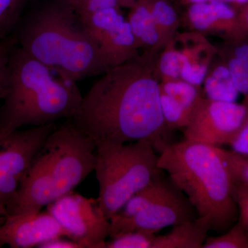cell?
Here are the masks:
<instances>
[{"instance_id": "6da1fadb", "label": "cell", "mask_w": 248, "mask_h": 248, "mask_svg": "<svg viewBox=\"0 0 248 248\" xmlns=\"http://www.w3.org/2000/svg\"><path fill=\"white\" fill-rule=\"evenodd\" d=\"M159 50H146L101 75L71 119L96 145L146 140L161 153L172 144L160 104Z\"/></svg>"}, {"instance_id": "7a4b0ae2", "label": "cell", "mask_w": 248, "mask_h": 248, "mask_svg": "<svg viewBox=\"0 0 248 248\" xmlns=\"http://www.w3.org/2000/svg\"><path fill=\"white\" fill-rule=\"evenodd\" d=\"M14 37L33 58L76 82L110 69L69 0H32Z\"/></svg>"}, {"instance_id": "3957f363", "label": "cell", "mask_w": 248, "mask_h": 248, "mask_svg": "<svg viewBox=\"0 0 248 248\" xmlns=\"http://www.w3.org/2000/svg\"><path fill=\"white\" fill-rule=\"evenodd\" d=\"M83 95L63 78L16 44L10 53L6 91L0 103V133L72 119Z\"/></svg>"}, {"instance_id": "277c9868", "label": "cell", "mask_w": 248, "mask_h": 248, "mask_svg": "<svg viewBox=\"0 0 248 248\" xmlns=\"http://www.w3.org/2000/svg\"><path fill=\"white\" fill-rule=\"evenodd\" d=\"M157 168L168 173L198 217H209L211 231L221 234L237 222L234 182L221 148L186 140L176 142L160 153Z\"/></svg>"}, {"instance_id": "5b68a950", "label": "cell", "mask_w": 248, "mask_h": 248, "mask_svg": "<svg viewBox=\"0 0 248 248\" xmlns=\"http://www.w3.org/2000/svg\"><path fill=\"white\" fill-rule=\"evenodd\" d=\"M97 200L110 220L137 192L146 187L157 172L158 156L146 140L124 144L96 145Z\"/></svg>"}, {"instance_id": "8992f818", "label": "cell", "mask_w": 248, "mask_h": 248, "mask_svg": "<svg viewBox=\"0 0 248 248\" xmlns=\"http://www.w3.org/2000/svg\"><path fill=\"white\" fill-rule=\"evenodd\" d=\"M96 160V143L68 120L49 135L30 168L53 202L94 171Z\"/></svg>"}, {"instance_id": "52a82bcc", "label": "cell", "mask_w": 248, "mask_h": 248, "mask_svg": "<svg viewBox=\"0 0 248 248\" xmlns=\"http://www.w3.org/2000/svg\"><path fill=\"white\" fill-rule=\"evenodd\" d=\"M64 231L66 237L81 248H105L110 222L97 199H89L73 191L47 205Z\"/></svg>"}, {"instance_id": "ba28073f", "label": "cell", "mask_w": 248, "mask_h": 248, "mask_svg": "<svg viewBox=\"0 0 248 248\" xmlns=\"http://www.w3.org/2000/svg\"><path fill=\"white\" fill-rule=\"evenodd\" d=\"M248 108L244 103L217 102L201 98L183 130L185 140L221 148L229 145L244 126Z\"/></svg>"}, {"instance_id": "9c48e42d", "label": "cell", "mask_w": 248, "mask_h": 248, "mask_svg": "<svg viewBox=\"0 0 248 248\" xmlns=\"http://www.w3.org/2000/svg\"><path fill=\"white\" fill-rule=\"evenodd\" d=\"M198 217L195 208L182 190L172 185L147 208L124 219L112 218L110 234L113 238L134 231L155 233L166 227L174 226Z\"/></svg>"}, {"instance_id": "30bf717a", "label": "cell", "mask_w": 248, "mask_h": 248, "mask_svg": "<svg viewBox=\"0 0 248 248\" xmlns=\"http://www.w3.org/2000/svg\"><path fill=\"white\" fill-rule=\"evenodd\" d=\"M66 237L63 228L51 214L46 212L22 213L5 217L0 228V248H38L46 241Z\"/></svg>"}, {"instance_id": "8fae6325", "label": "cell", "mask_w": 248, "mask_h": 248, "mask_svg": "<svg viewBox=\"0 0 248 248\" xmlns=\"http://www.w3.org/2000/svg\"><path fill=\"white\" fill-rule=\"evenodd\" d=\"M186 21L191 31L219 36L224 42L247 37L240 24L238 11L223 0H210L187 6Z\"/></svg>"}, {"instance_id": "7c38bea8", "label": "cell", "mask_w": 248, "mask_h": 248, "mask_svg": "<svg viewBox=\"0 0 248 248\" xmlns=\"http://www.w3.org/2000/svg\"><path fill=\"white\" fill-rule=\"evenodd\" d=\"M171 42L182 66L180 79L195 86H202L218 53V46L213 45L205 35L195 31L178 32Z\"/></svg>"}, {"instance_id": "4fadbf2b", "label": "cell", "mask_w": 248, "mask_h": 248, "mask_svg": "<svg viewBox=\"0 0 248 248\" xmlns=\"http://www.w3.org/2000/svg\"><path fill=\"white\" fill-rule=\"evenodd\" d=\"M97 42L110 68L120 66L140 54L131 27L125 17L103 32Z\"/></svg>"}, {"instance_id": "5bb4252c", "label": "cell", "mask_w": 248, "mask_h": 248, "mask_svg": "<svg viewBox=\"0 0 248 248\" xmlns=\"http://www.w3.org/2000/svg\"><path fill=\"white\" fill-rule=\"evenodd\" d=\"M210 231L209 217H198L176 225L168 234L155 236L151 248H201Z\"/></svg>"}, {"instance_id": "9a60e30c", "label": "cell", "mask_w": 248, "mask_h": 248, "mask_svg": "<svg viewBox=\"0 0 248 248\" xmlns=\"http://www.w3.org/2000/svg\"><path fill=\"white\" fill-rule=\"evenodd\" d=\"M127 20L140 50L160 51L163 48L161 36L152 16L148 0H137L136 4L130 9Z\"/></svg>"}, {"instance_id": "2e32d148", "label": "cell", "mask_w": 248, "mask_h": 248, "mask_svg": "<svg viewBox=\"0 0 248 248\" xmlns=\"http://www.w3.org/2000/svg\"><path fill=\"white\" fill-rule=\"evenodd\" d=\"M203 84L204 96L210 100L236 102L240 94L231 72L218 53L210 64Z\"/></svg>"}, {"instance_id": "e0dca14e", "label": "cell", "mask_w": 248, "mask_h": 248, "mask_svg": "<svg viewBox=\"0 0 248 248\" xmlns=\"http://www.w3.org/2000/svg\"><path fill=\"white\" fill-rule=\"evenodd\" d=\"M164 174V170L158 169L151 182L133 195L122 210L112 218L124 219L133 217L164 195L172 185V182L169 175L166 176Z\"/></svg>"}, {"instance_id": "ac0fdd59", "label": "cell", "mask_w": 248, "mask_h": 248, "mask_svg": "<svg viewBox=\"0 0 248 248\" xmlns=\"http://www.w3.org/2000/svg\"><path fill=\"white\" fill-rule=\"evenodd\" d=\"M148 2L164 48L178 32L179 16L170 0H148Z\"/></svg>"}, {"instance_id": "d6986e66", "label": "cell", "mask_w": 248, "mask_h": 248, "mask_svg": "<svg viewBox=\"0 0 248 248\" xmlns=\"http://www.w3.org/2000/svg\"><path fill=\"white\" fill-rule=\"evenodd\" d=\"M160 91L191 109L195 108L201 98L205 97L201 86L189 84L182 79L161 81Z\"/></svg>"}, {"instance_id": "ffe728a7", "label": "cell", "mask_w": 248, "mask_h": 248, "mask_svg": "<svg viewBox=\"0 0 248 248\" xmlns=\"http://www.w3.org/2000/svg\"><path fill=\"white\" fill-rule=\"evenodd\" d=\"M32 0H0V41L14 35Z\"/></svg>"}, {"instance_id": "44dd1931", "label": "cell", "mask_w": 248, "mask_h": 248, "mask_svg": "<svg viewBox=\"0 0 248 248\" xmlns=\"http://www.w3.org/2000/svg\"><path fill=\"white\" fill-rule=\"evenodd\" d=\"M160 104L165 123L170 130H184L188 125L194 108L184 107L161 91Z\"/></svg>"}, {"instance_id": "7402d4cb", "label": "cell", "mask_w": 248, "mask_h": 248, "mask_svg": "<svg viewBox=\"0 0 248 248\" xmlns=\"http://www.w3.org/2000/svg\"><path fill=\"white\" fill-rule=\"evenodd\" d=\"M203 248H248V238L244 227L237 221L226 232L207 238Z\"/></svg>"}, {"instance_id": "603a6c76", "label": "cell", "mask_w": 248, "mask_h": 248, "mask_svg": "<svg viewBox=\"0 0 248 248\" xmlns=\"http://www.w3.org/2000/svg\"><path fill=\"white\" fill-rule=\"evenodd\" d=\"M156 236L155 233L141 231L127 232L111 238L105 248H151Z\"/></svg>"}, {"instance_id": "cb8c5ba5", "label": "cell", "mask_w": 248, "mask_h": 248, "mask_svg": "<svg viewBox=\"0 0 248 248\" xmlns=\"http://www.w3.org/2000/svg\"><path fill=\"white\" fill-rule=\"evenodd\" d=\"M221 153L232 180L248 187V156L221 148Z\"/></svg>"}, {"instance_id": "d4e9b609", "label": "cell", "mask_w": 248, "mask_h": 248, "mask_svg": "<svg viewBox=\"0 0 248 248\" xmlns=\"http://www.w3.org/2000/svg\"><path fill=\"white\" fill-rule=\"evenodd\" d=\"M16 44L14 35L0 41V103L4 97L7 86L10 53Z\"/></svg>"}, {"instance_id": "484cf974", "label": "cell", "mask_w": 248, "mask_h": 248, "mask_svg": "<svg viewBox=\"0 0 248 248\" xmlns=\"http://www.w3.org/2000/svg\"><path fill=\"white\" fill-rule=\"evenodd\" d=\"M234 182V181H233ZM233 195L239 208L238 221L244 227L248 238V187L240 184L233 183Z\"/></svg>"}, {"instance_id": "4316f807", "label": "cell", "mask_w": 248, "mask_h": 248, "mask_svg": "<svg viewBox=\"0 0 248 248\" xmlns=\"http://www.w3.org/2000/svg\"><path fill=\"white\" fill-rule=\"evenodd\" d=\"M81 16L110 7H120L117 0H69ZM121 8V7H120Z\"/></svg>"}, {"instance_id": "83f0119b", "label": "cell", "mask_w": 248, "mask_h": 248, "mask_svg": "<svg viewBox=\"0 0 248 248\" xmlns=\"http://www.w3.org/2000/svg\"><path fill=\"white\" fill-rule=\"evenodd\" d=\"M218 51L234 57L248 66V36L239 40L224 42Z\"/></svg>"}, {"instance_id": "f1b7e54d", "label": "cell", "mask_w": 248, "mask_h": 248, "mask_svg": "<svg viewBox=\"0 0 248 248\" xmlns=\"http://www.w3.org/2000/svg\"><path fill=\"white\" fill-rule=\"evenodd\" d=\"M229 146H231L232 151L235 153L248 156V125L246 122L229 143Z\"/></svg>"}, {"instance_id": "f546056e", "label": "cell", "mask_w": 248, "mask_h": 248, "mask_svg": "<svg viewBox=\"0 0 248 248\" xmlns=\"http://www.w3.org/2000/svg\"><path fill=\"white\" fill-rule=\"evenodd\" d=\"M39 248H81L79 244L71 239L67 240L62 237L56 238L46 241L38 246Z\"/></svg>"}, {"instance_id": "4dcf8cb0", "label": "cell", "mask_w": 248, "mask_h": 248, "mask_svg": "<svg viewBox=\"0 0 248 248\" xmlns=\"http://www.w3.org/2000/svg\"><path fill=\"white\" fill-rule=\"evenodd\" d=\"M238 17L243 30L248 36V3L238 10Z\"/></svg>"}, {"instance_id": "1f68e13d", "label": "cell", "mask_w": 248, "mask_h": 248, "mask_svg": "<svg viewBox=\"0 0 248 248\" xmlns=\"http://www.w3.org/2000/svg\"><path fill=\"white\" fill-rule=\"evenodd\" d=\"M223 1L226 2L227 4L231 5L237 11L240 8L248 3V0H223Z\"/></svg>"}, {"instance_id": "d6a6232c", "label": "cell", "mask_w": 248, "mask_h": 248, "mask_svg": "<svg viewBox=\"0 0 248 248\" xmlns=\"http://www.w3.org/2000/svg\"><path fill=\"white\" fill-rule=\"evenodd\" d=\"M119 5L122 9H130L136 4L137 0H117Z\"/></svg>"}, {"instance_id": "836d02e7", "label": "cell", "mask_w": 248, "mask_h": 248, "mask_svg": "<svg viewBox=\"0 0 248 248\" xmlns=\"http://www.w3.org/2000/svg\"><path fill=\"white\" fill-rule=\"evenodd\" d=\"M210 1V0H179L181 4L186 5V6H189L195 3L204 2V1Z\"/></svg>"}, {"instance_id": "e575fe53", "label": "cell", "mask_w": 248, "mask_h": 248, "mask_svg": "<svg viewBox=\"0 0 248 248\" xmlns=\"http://www.w3.org/2000/svg\"><path fill=\"white\" fill-rule=\"evenodd\" d=\"M6 137V136H4V135H2L0 133V151H1V146H2L3 143H4Z\"/></svg>"}, {"instance_id": "d590c367", "label": "cell", "mask_w": 248, "mask_h": 248, "mask_svg": "<svg viewBox=\"0 0 248 248\" xmlns=\"http://www.w3.org/2000/svg\"><path fill=\"white\" fill-rule=\"evenodd\" d=\"M5 220V217L4 216H0V228H1V226H2L3 223H4Z\"/></svg>"}]
</instances>
